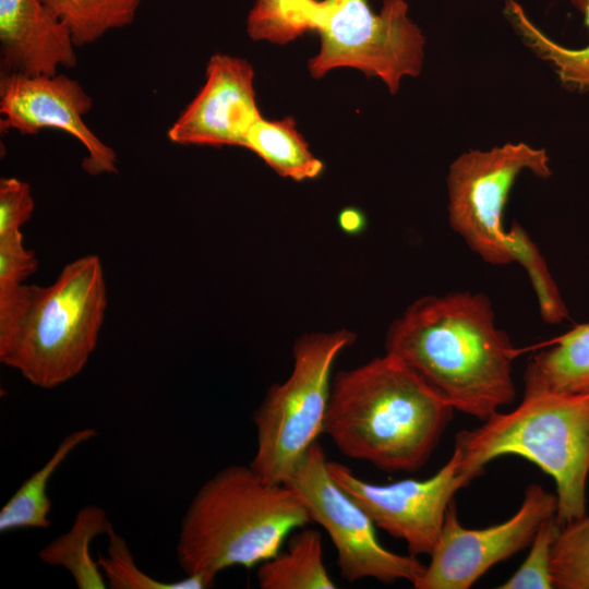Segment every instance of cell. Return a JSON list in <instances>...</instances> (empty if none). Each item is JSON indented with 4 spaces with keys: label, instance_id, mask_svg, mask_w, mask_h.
<instances>
[{
    "label": "cell",
    "instance_id": "obj_14",
    "mask_svg": "<svg viewBox=\"0 0 589 589\" xmlns=\"http://www.w3.org/2000/svg\"><path fill=\"white\" fill-rule=\"evenodd\" d=\"M70 29L40 0H0L3 73L55 75L77 62Z\"/></svg>",
    "mask_w": 589,
    "mask_h": 589
},
{
    "label": "cell",
    "instance_id": "obj_9",
    "mask_svg": "<svg viewBox=\"0 0 589 589\" xmlns=\"http://www.w3.org/2000/svg\"><path fill=\"white\" fill-rule=\"evenodd\" d=\"M327 461L315 442L285 484L298 493L310 520L329 536L341 578L349 582L371 578L386 585L407 580L413 585L425 565L410 553L398 554L380 543L375 524L332 478Z\"/></svg>",
    "mask_w": 589,
    "mask_h": 589
},
{
    "label": "cell",
    "instance_id": "obj_15",
    "mask_svg": "<svg viewBox=\"0 0 589 589\" xmlns=\"http://www.w3.org/2000/svg\"><path fill=\"white\" fill-rule=\"evenodd\" d=\"M548 345L527 364L524 393L589 390V322Z\"/></svg>",
    "mask_w": 589,
    "mask_h": 589
},
{
    "label": "cell",
    "instance_id": "obj_5",
    "mask_svg": "<svg viewBox=\"0 0 589 589\" xmlns=\"http://www.w3.org/2000/svg\"><path fill=\"white\" fill-rule=\"evenodd\" d=\"M480 426L456 434L454 452L474 479L486 464L519 456L550 476L561 526L587 514L589 390L524 393L512 411H496Z\"/></svg>",
    "mask_w": 589,
    "mask_h": 589
},
{
    "label": "cell",
    "instance_id": "obj_1",
    "mask_svg": "<svg viewBox=\"0 0 589 589\" xmlns=\"http://www.w3.org/2000/svg\"><path fill=\"white\" fill-rule=\"evenodd\" d=\"M386 353L416 371L455 410L485 421L516 398L519 350L494 321L488 296H425L388 328Z\"/></svg>",
    "mask_w": 589,
    "mask_h": 589
},
{
    "label": "cell",
    "instance_id": "obj_2",
    "mask_svg": "<svg viewBox=\"0 0 589 589\" xmlns=\"http://www.w3.org/2000/svg\"><path fill=\"white\" fill-rule=\"evenodd\" d=\"M455 409L416 371L386 353L332 381L323 433L346 457L385 472H414Z\"/></svg>",
    "mask_w": 589,
    "mask_h": 589
},
{
    "label": "cell",
    "instance_id": "obj_6",
    "mask_svg": "<svg viewBox=\"0 0 589 589\" xmlns=\"http://www.w3.org/2000/svg\"><path fill=\"white\" fill-rule=\"evenodd\" d=\"M354 340L352 332L339 329L294 342L290 375L269 387L252 417L256 450L249 465L264 481L285 484L323 434L334 362Z\"/></svg>",
    "mask_w": 589,
    "mask_h": 589
},
{
    "label": "cell",
    "instance_id": "obj_28",
    "mask_svg": "<svg viewBox=\"0 0 589 589\" xmlns=\"http://www.w3.org/2000/svg\"><path fill=\"white\" fill-rule=\"evenodd\" d=\"M35 202L28 183L17 178L0 180V235L21 231L32 217Z\"/></svg>",
    "mask_w": 589,
    "mask_h": 589
},
{
    "label": "cell",
    "instance_id": "obj_12",
    "mask_svg": "<svg viewBox=\"0 0 589 589\" xmlns=\"http://www.w3.org/2000/svg\"><path fill=\"white\" fill-rule=\"evenodd\" d=\"M93 99L81 84L64 74L0 76V130L34 135L44 129H58L77 139L86 148L82 167L89 175L117 172L113 148L99 140L84 122Z\"/></svg>",
    "mask_w": 589,
    "mask_h": 589
},
{
    "label": "cell",
    "instance_id": "obj_25",
    "mask_svg": "<svg viewBox=\"0 0 589 589\" xmlns=\"http://www.w3.org/2000/svg\"><path fill=\"white\" fill-rule=\"evenodd\" d=\"M508 230L514 261L528 274L541 317L550 324L561 323L568 312L539 248L519 224L514 223Z\"/></svg>",
    "mask_w": 589,
    "mask_h": 589
},
{
    "label": "cell",
    "instance_id": "obj_19",
    "mask_svg": "<svg viewBox=\"0 0 589 589\" xmlns=\"http://www.w3.org/2000/svg\"><path fill=\"white\" fill-rule=\"evenodd\" d=\"M243 147L260 156L283 177L304 180L317 177L323 164L309 149L292 118L267 121L261 118L249 130Z\"/></svg>",
    "mask_w": 589,
    "mask_h": 589
},
{
    "label": "cell",
    "instance_id": "obj_21",
    "mask_svg": "<svg viewBox=\"0 0 589 589\" xmlns=\"http://www.w3.org/2000/svg\"><path fill=\"white\" fill-rule=\"evenodd\" d=\"M71 32L79 46L133 23L141 0H40Z\"/></svg>",
    "mask_w": 589,
    "mask_h": 589
},
{
    "label": "cell",
    "instance_id": "obj_24",
    "mask_svg": "<svg viewBox=\"0 0 589 589\" xmlns=\"http://www.w3.org/2000/svg\"><path fill=\"white\" fill-rule=\"evenodd\" d=\"M315 0H255L247 31L254 40L286 44L310 27V11Z\"/></svg>",
    "mask_w": 589,
    "mask_h": 589
},
{
    "label": "cell",
    "instance_id": "obj_16",
    "mask_svg": "<svg viewBox=\"0 0 589 589\" xmlns=\"http://www.w3.org/2000/svg\"><path fill=\"white\" fill-rule=\"evenodd\" d=\"M262 589H335L336 582L324 564L322 533L301 527L284 551L262 562L256 572Z\"/></svg>",
    "mask_w": 589,
    "mask_h": 589
},
{
    "label": "cell",
    "instance_id": "obj_27",
    "mask_svg": "<svg viewBox=\"0 0 589 589\" xmlns=\"http://www.w3.org/2000/svg\"><path fill=\"white\" fill-rule=\"evenodd\" d=\"M37 267L38 261L24 247L21 231L0 235V301L22 286Z\"/></svg>",
    "mask_w": 589,
    "mask_h": 589
},
{
    "label": "cell",
    "instance_id": "obj_20",
    "mask_svg": "<svg viewBox=\"0 0 589 589\" xmlns=\"http://www.w3.org/2000/svg\"><path fill=\"white\" fill-rule=\"evenodd\" d=\"M570 1L582 13L589 28V0ZM505 12L526 45L555 68L564 85L589 92V45L582 49H569L556 44L530 22L514 0H507Z\"/></svg>",
    "mask_w": 589,
    "mask_h": 589
},
{
    "label": "cell",
    "instance_id": "obj_7",
    "mask_svg": "<svg viewBox=\"0 0 589 589\" xmlns=\"http://www.w3.org/2000/svg\"><path fill=\"white\" fill-rule=\"evenodd\" d=\"M310 27L321 37L320 52L309 61L314 77L350 67L380 77L396 93L404 76L421 71L425 40L404 0H383L380 13L366 0H315Z\"/></svg>",
    "mask_w": 589,
    "mask_h": 589
},
{
    "label": "cell",
    "instance_id": "obj_23",
    "mask_svg": "<svg viewBox=\"0 0 589 589\" xmlns=\"http://www.w3.org/2000/svg\"><path fill=\"white\" fill-rule=\"evenodd\" d=\"M554 588L589 589V515L561 527L551 551Z\"/></svg>",
    "mask_w": 589,
    "mask_h": 589
},
{
    "label": "cell",
    "instance_id": "obj_3",
    "mask_svg": "<svg viewBox=\"0 0 589 589\" xmlns=\"http://www.w3.org/2000/svg\"><path fill=\"white\" fill-rule=\"evenodd\" d=\"M308 522L294 490L264 481L250 465H231L204 482L190 502L177 560L185 575H200L214 586L226 568H252L274 556Z\"/></svg>",
    "mask_w": 589,
    "mask_h": 589
},
{
    "label": "cell",
    "instance_id": "obj_17",
    "mask_svg": "<svg viewBox=\"0 0 589 589\" xmlns=\"http://www.w3.org/2000/svg\"><path fill=\"white\" fill-rule=\"evenodd\" d=\"M113 530L104 508L97 505L82 507L71 528L39 550V558L51 566L65 568L80 589H105L107 581L97 558L91 553L92 541Z\"/></svg>",
    "mask_w": 589,
    "mask_h": 589
},
{
    "label": "cell",
    "instance_id": "obj_11",
    "mask_svg": "<svg viewBox=\"0 0 589 589\" xmlns=\"http://www.w3.org/2000/svg\"><path fill=\"white\" fill-rule=\"evenodd\" d=\"M336 483L369 515L376 527L405 541L410 554L430 555L435 548L449 504L456 492L474 478L466 472L457 454L432 477L375 484L357 477L350 468L327 461Z\"/></svg>",
    "mask_w": 589,
    "mask_h": 589
},
{
    "label": "cell",
    "instance_id": "obj_26",
    "mask_svg": "<svg viewBox=\"0 0 589 589\" xmlns=\"http://www.w3.org/2000/svg\"><path fill=\"white\" fill-rule=\"evenodd\" d=\"M561 525L555 516L538 528L530 550L519 568L498 589H552L551 551Z\"/></svg>",
    "mask_w": 589,
    "mask_h": 589
},
{
    "label": "cell",
    "instance_id": "obj_4",
    "mask_svg": "<svg viewBox=\"0 0 589 589\" xmlns=\"http://www.w3.org/2000/svg\"><path fill=\"white\" fill-rule=\"evenodd\" d=\"M106 308L94 254L69 263L49 286L23 284L0 301V361L41 388L72 380L96 348Z\"/></svg>",
    "mask_w": 589,
    "mask_h": 589
},
{
    "label": "cell",
    "instance_id": "obj_13",
    "mask_svg": "<svg viewBox=\"0 0 589 589\" xmlns=\"http://www.w3.org/2000/svg\"><path fill=\"white\" fill-rule=\"evenodd\" d=\"M254 72L241 58L216 53L206 67V81L169 128L180 145H239L262 117L255 104Z\"/></svg>",
    "mask_w": 589,
    "mask_h": 589
},
{
    "label": "cell",
    "instance_id": "obj_10",
    "mask_svg": "<svg viewBox=\"0 0 589 589\" xmlns=\"http://www.w3.org/2000/svg\"><path fill=\"white\" fill-rule=\"evenodd\" d=\"M556 495L530 484L518 510L483 529L464 527L455 501L446 512L438 541L416 589H468L495 564L530 546L540 525L556 515Z\"/></svg>",
    "mask_w": 589,
    "mask_h": 589
},
{
    "label": "cell",
    "instance_id": "obj_18",
    "mask_svg": "<svg viewBox=\"0 0 589 589\" xmlns=\"http://www.w3.org/2000/svg\"><path fill=\"white\" fill-rule=\"evenodd\" d=\"M95 436H97L95 429L84 428L63 437L45 465L27 478L1 508V533L50 527L51 501L47 493L49 481L76 447Z\"/></svg>",
    "mask_w": 589,
    "mask_h": 589
},
{
    "label": "cell",
    "instance_id": "obj_8",
    "mask_svg": "<svg viewBox=\"0 0 589 589\" xmlns=\"http://www.w3.org/2000/svg\"><path fill=\"white\" fill-rule=\"evenodd\" d=\"M549 161L544 149L507 143L486 152L464 153L450 165L449 225L484 262L492 265L515 262L510 233L502 223L509 191L524 170L548 178Z\"/></svg>",
    "mask_w": 589,
    "mask_h": 589
},
{
    "label": "cell",
    "instance_id": "obj_22",
    "mask_svg": "<svg viewBox=\"0 0 589 589\" xmlns=\"http://www.w3.org/2000/svg\"><path fill=\"white\" fill-rule=\"evenodd\" d=\"M106 555L98 554L97 562L107 585L112 589H207L213 585L200 575H187L175 581H161L139 567L127 541L115 529L107 536Z\"/></svg>",
    "mask_w": 589,
    "mask_h": 589
}]
</instances>
